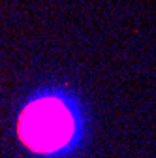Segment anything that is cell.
Wrapping results in <instances>:
<instances>
[{"label":"cell","mask_w":156,"mask_h":158,"mask_svg":"<svg viewBox=\"0 0 156 158\" xmlns=\"http://www.w3.org/2000/svg\"><path fill=\"white\" fill-rule=\"evenodd\" d=\"M75 121L70 107L58 98H40L27 106L19 121L23 141L40 152H55L72 141Z\"/></svg>","instance_id":"obj_1"}]
</instances>
